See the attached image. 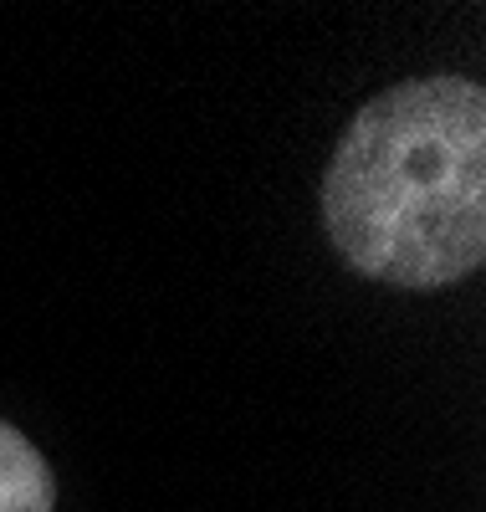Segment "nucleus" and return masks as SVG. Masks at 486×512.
<instances>
[{"label": "nucleus", "instance_id": "f257e3e1", "mask_svg": "<svg viewBox=\"0 0 486 512\" xmlns=\"http://www.w3.org/2000/svg\"><path fill=\"white\" fill-rule=\"evenodd\" d=\"M323 226L338 256L389 287H451L486 256V93L415 77L369 98L328 159Z\"/></svg>", "mask_w": 486, "mask_h": 512}, {"label": "nucleus", "instance_id": "f03ea898", "mask_svg": "<svg viewBox=\"0 0 486 512\" xmlns=\"http://www.w3.org/2000/svg\"><path fill=\"white\" fill-rule=\"evenodd\" d=\"M57 477L16 425L0 420V512H52Z\"/></svg>", "mask_w": 486, "mask_h": 512}]
</instances>
